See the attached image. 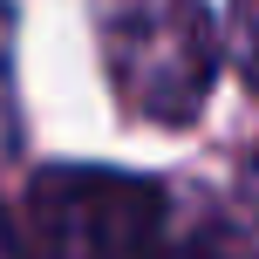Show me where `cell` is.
Segmentation results:
<instances>
[{
    "label": "cell",
    "mask_w": 259,
    "mask_h": 259,
    "mask_svg": "<svg viewBox=\"0 0 259 259\" xmlns=\"http://www.w3.org/2000/svg\"><path fill=\"white\" fill-rule=\"evenodd\" d=\"M21 150V96H14V0H0V157Z\"/></svg>",
    "instance_id": "obj_4"
},
{
    "label": "cell",
    "mask_w": 259,
    "mask_h": 259,
    "mask_svg": "<svg viewBox=\"0 0 259 259\" xmlns=\"http://www.w3.org/2000/svg\"><path fill=\"white\" fill-rule=\"evenodd\" d=\"M0 259H34V246L21 239V225H14L7 211H0Z\"/></svg>",
    "instance_id": "obj_6"
},
{
    "label": "cell",
    "mask_w": 259,
    "mask_h": 259,
    "mask_svg": "<svg viewBox=\"0 0 259 259\" xmlns=\"http://www.w3.org/2000/svg\"><path fill=\"white\" fill-rule=\"evenodd\" d=\"M170 198L116 164H48L27 184V232L48 259H157Z\"/></svg>",
    "instance_id": "obj_2"
},
{
    "label": "cell",
    "mask_w": 259,
    "mask_h": 259,
    "mask_svg": "<svg viewBox=\"0 0 259 259\" xmlns=\"http://www.w3.org/2000/svg\"><path fill=\"white\" fill-rule=\"evenodd\" d=\"M109 89L137 123L184 130L219 82V27L205 0H96Z\"/></svg>",
    "instance_id": "obj_1"
},
{
    "label": "cell",
    "mask_w": 259,
    "mask_h": 259,
    "mask_svg": "<svg viewBox=\"0 0 259 259\" xmlns=\"http://www.w3.org/2000/svg\"><path fill=\"white\" fill-rule=\"evenodd\" d=\"M157 259H259V239L239 232L232 219H198V225H184L178 239H164Z\"/></svg>",
    "instance_id": "obj_3"
},
{
    "label": "cell",
    "mask_w": 259,
    "mask_h": 259,
    "mask_svg": "<svg viewBox=\"0 0 259 259\" xmlns=\"http://www.w3.org/2000/svg\"><path fill=\"white\" fill-rule=\"evenodd\" d=\"M239 198H246V205H252V219H259V143H252L246 170H239Z\"/></svg>",
    "instance_id": "obj_7"
},
{
    "label": "cell",
    "mask_w": 259,
    "mask_h": 259,
    "mask_svg": "<svg viewBox=\"0 0 259 259\" xmlns=\"http://www.w3.org/2000/svg\"><path fill=\"white\" fill-rule=\"evenodd\" d=\"M232 62L246 89L259 96V0H232Z\"/></svg>",
    "instance_id": "obj_5"
}]
</instances>
